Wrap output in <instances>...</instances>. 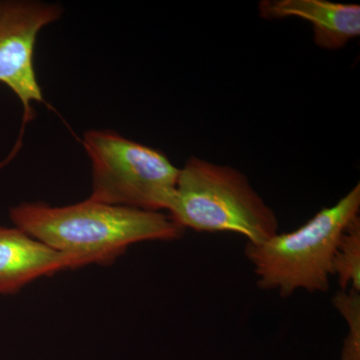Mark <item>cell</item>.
Segmentation results:
<instances>
[{
	"label": "cell",
	"mask_w": 360,
	"mask_h": 360,
	"mask_svg": "<svg viewBox=\"0 0 360 360\" xmlns=\"http://www.w3.org/2000/svg\"><path fill=\"white\" fill-rule=\"evenodd\" d=\"M360 184L330 207L322 208L295 231L277 233L260 245L246 243L260 290L288 297L302 290L326 292L336 248L350 222L359 217Z\"/></svg>",
	"instance_id": "3"
},
{
	"label": "cell",
	"mask_w": 360,
	"mask_h": 360,
	"mask_svg": "<svg viewBox=\"0 0 360 360\" xmlns=\"http://www.w3.org/2000/svg\"><path fill=\"white\" fill-rule=\"evenodd\" d=\"M264 20L297 18L312 25L314 44L323 49H342L360 35V6L328 0H262L258 4Z\"/></svg>",
	"instance_id": "7"
},
{
	"label": "cell",
	"mask_w": 360,
	"mask_h": 360,
	"mask_svg": "<svg viewBox=\"0 0 360 360\" xmlns=\"http://www.w3.org/2000/svg\"><path fill=\"white\" fill-rule=\"evenodd\" d=\"M18 229L52 250L77 257L82 266L108 264L130 245L143 241H170L184 229L161 212L106 205L89 200L51 206L22 203L11 208Z\"/></svg>",
	"instance_id": "1"
},
{
	"label": "cell",
	"mask_w": 360,
	"mask_h": 360,
	"mask_svg": "<svg viewBox=\"0 0 360 360\" xmlns=\"http://www.w3.org/2000/svg\"><path fill=\"white\" fill-rule=\"evenodd\" d=\"M168 215L181 229L233 232L260 245L278 233L276 213L236 168L193 158L179 168Z\"/></svg>",
	"instance_id": "2"
},
{
	"label": "cell",
	"mask_w": 360,
	"mask_h": 360,
	"mask_svg": "<svg viewBox=\"0 0 360 360\" xmlns=\"http://www.w3.org/2000/svg\"><path fill=\"white\" fill-rule=\"evenodd\" d=\"M82 266L18 227L0 226V295H13L39 277Z\"/></svg>",
	"instance_id": "6"
},
{
	"label": "cell",
	"mask_w": 360,
	"mask_h": 360,
	"mask_svg": "<svg viewBox=\"0 0 360 360\" xmlns=\"http://www.w3.org/2000/svg\"><path fill=\"white\" fill-rule=\"evenodd\" d=\"M82 146L91 161L90 200L149 212H167L179 168L162 151L110 130L85 132Z\"/></svg>",
	"instance_id": "4"
},
{
	"label": "cell",
	"mask_w": 360,
	"mask_h": 360,
	"mask_svg": "<svg viewBox=\"0 0 360 360\" xmlns=\"http://www.w3.org/2000/svg\"><path fill=\"white\" fill-rule=\"evenodd\" d=\"M61 14L58 4L0 0V82L22 104L23 127L34 117L32 103H44L34 68L37 37Z\"/></svg>",
	"instance_id": "5"
},
{
	"label": "cell",
	"mask_w": 360,
	"mask_h": 360,
	"mask_svg": "<svg viewBox=\"0 0 360 360\" xmlns=\"http://www.w3.org/2000/svg\"><path fill=\"white\" fill-rule=\"evenodd\" d=\"M341 290L360 292V217H355L341 236L333 264Z\"/></svg>",
	"instance_id": "8"
},
{
	"label": "cell",
	"mask_w": 360,
	"mask_h": 360,
	"mask_svg": "<svg viewBox=\"0 0 360 360\" xmlns=\"http://www.w3.org/2000/svg\"><path fill=\"white\" fill-rule=\"evenodd\" d=\"M333 303L348 328L341 360H360V292L352 290L338 291L333 297Z\"/></svg>",
	"instance_id": "9"
}]
</instances>
